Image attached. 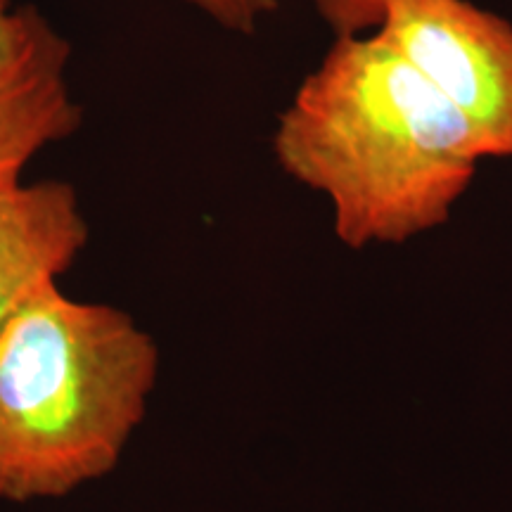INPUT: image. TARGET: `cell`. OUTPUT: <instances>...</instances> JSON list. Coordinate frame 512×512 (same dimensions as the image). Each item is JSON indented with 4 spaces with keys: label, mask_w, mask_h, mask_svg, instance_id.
I'll return each instance as SVG.
<instances>
[{
    "label": "cell",
    "mask_w": 512,
    "mask_h": 512,
    "mask_svg": "<svg viewBox=\"0 0 512 512\" xmlns=\"http://www.w3.org/2000/svg\"><path fill=\"white\" fill-rule=\"evenodd\" d=\"M467 121L484 159H512V24L470 0H387L375 31Z\"/></svg>",
    "instance_id": "3957f363"
},
{
    "label": "cell",
    "mask_w": 512,
    "mask_h": 512,
    "mask_svg": "<svg viewBox=\"0 0 512 512\" xmlns=\"http://www.w3.org/2000/svg\"><path fill=\"white\" fill-rule=\"evenodd\" d=\"M183 3L202 12L221 29L242 36L254 34L259 24L278 10V0H183Z\"/></svg>",
    "instance_id": "52a82bcc"
},
{
    "label": "cell",
    "mask_w": 512,
    "mask_h": 512,
    "mask_svg": "<svg viewBox=\"0 0 512 512\" xmlns=\"http://www.w3.org/2000/svg\"><path fill=\"white\" fill-rule=\"evenodd\" d=\"M273 155L349 247L441 226L482 162L467 121L375 34L339 36L280 112Z\"/></svg>",
    "instance_id": "6da1fadb"
},
{
    "label": "cell",
    "mask_w": 512,
    "mask_h": 512,
    "mask_svg": "<svg viewBox=\"0 0 512 512\" xmlns=\"http://www.w3.org/2000/svg\"><path fill=\"white\" fill-rule=\"evenodd\" d=\"M69 53L41 10L0 0V188L22 183L38 152L79 131Z\"/></svg>",
    "instance_id": "277c9868"
},
{
    "label": "cell",
    "mask_w": 512,
    "mask_h": 512,
    "mask_svg": "<svg viewBox=\"0 0 512 512\" xmlns=\"http://www.w3.org/2000/svg\"><path fill=\"white\" fill-rule=\"evenodd\" d=\"M335 38L373 34L380 27L387 0H309Z\"/></svg>",
    "instance_id": "8992f818"
},
{
    "label": "cell",
    "mask_w": 512,
    "mask_h": 512,
    "mask_svg": "<svg viewBox=\"0 0 512 512\" xmlns=\"http://www.w3.org/2000/svg\"><path fill=\"white\" fill-rule=\"evenodd\" d=\"M159 356L110 304L50 283L0 328V501L60 498L110 475L143 422Z\"/></svg>",
    "instance_id": "7a4b0ae2"
},
{
    "label": "cell",
    "mask_w": 512,
    "mask_h": 512,
    "mask_svg": "<svg viewBox=\"0 0 512 512\" xmlns=\"http://www.w3.org/2000/svg\"><path fill=\"white\" fill-rule=\"evenodd\" d=\"M88 242L72 185L0 188V328L27 299L67 273Z\"/></svg>",
    "instance_id": "5b68a950"
}]
</instances>
